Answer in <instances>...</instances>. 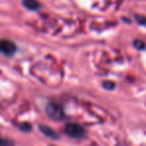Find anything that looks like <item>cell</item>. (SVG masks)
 Wrapping results in <instances>:
<instances>
[{
	"label": "cell",
	"instance_id": "cell-1",
	"mask_svg": "<svg viewBox=\"0 0 146 146\" xmlns=\"http://www.w3.org/2000/svg\"><path fill=\"white\" fill-rule=\"evenodd\" d=\"M46 113L53 120H63L65 118V113L63 107L58 103L50 102L46 106Z\"/></svg>",
	"mask_w": 146,
	"mask_h": 146
},
{
	"label": "cell",
	"instance_id": "cell-2",
	"mask_svg": "<svg viewBox=\"0 0 146 146\" xmlns=\"http://www.w3.org/2000/svg\"><path fill=\"white\" fill-rule=\"evenodd\" d=\"M65 133L68 136L76 139H80L85 135V130L78 123H68L65 125Z\"/></svg>",
	"mask_w": 146,
	"mask_h": 146
},
{
	"label": "cell",
	"instance_id": "cell-3",
	"mask_svg": "<svg viewBox=\"0 0 146 146\" xmlns=\"http://www.w3.org/2000/svg\"><path fill=\"white\" fill-rule=\"evenodd\" d=\"M16 44L9 39H1L0 40V52L6 56H12L16 52Z\"/></svg>",
	"mask_w": 146,
	"mask_h": 146
},
{
	"label": "cell",
	"instance_id": "cell-4",
	"mask_svg": "<svg viewBox=\"0 0 146 146\" xmlns=\"http://www.w3.org/2000/svg\"><path fill=\"white\" fill-rule=\"evenodd\" d=\"M39 129H40V131L42 132L44 135H46L47 137L52 138V139H58L59 138V134L57 133L56 131H54L52 128L49 127V126L41 124V125H39Z\"/></svg>",
	"mask_w": 146,
	"mask_h": 146
},
{
	"label": "cell",
	"instance_id": "cell-5",
	"mask_svg": "<svg viewBox=\"0 0 146 146\" xmlns=\"http://www.w3.org/2000/svg\"><path fill=\"white\" fill-rule=\"evenodd\" d=\"M23 4L29 10H37L40 7V3L36 0H23Z\"/></svg>",
	"mask_w": 146,
	"mask_h": 146
},
{
	"label": "cell",
	"instance_id": "cell-6",
	"mask_svg": "<svg viewBox=\"0 0 146 146\" xmlns=\"http://www.w3.org/2000/svg\"><path fill=\"white\" fill-rule=\"evenodd\" d=\"M10 145V142L7 139L4 138H0V146H9Z\"/></svg>",
	"mask_w": 146,
	"mask_h": 146
},
{
	"label": "cell",
	"instance_id": "cell-7",
	"mask_svg": "<svg viewBox=\"0 0 146 146\" xmlns=\"http://www.w3.org/2000/svg\"><path fill=\"white\" fill-rule=\"evenodd\" d=\"M20 128L22 130H24V131H29V130L31 129V126L29 125V124H27V123H24V124H22V125L20 126Z\"/></svg>",
	"mask_w": 146,
	"mask_h": 146
}]
</instances>
